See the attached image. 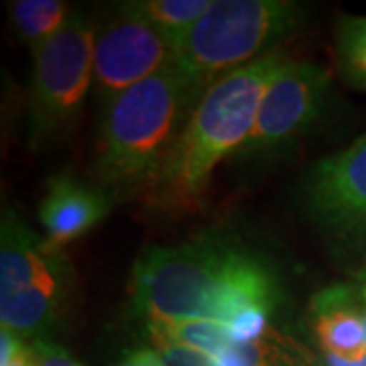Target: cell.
I'll return each instance as SVG.
<instances>
[{
  "mask_svg": "<svg viewBox=\"0 0 366 366\" xmlns=\"http://www.w3.org/2000/svg\"><path fill=\"white\" fill-rule=\"evenodd\" d=\"M279 287L259 257L214 238L144 250L131 279L132 307L149 322L216 320L271 312Z\"/></svg>",
  "mask_w": 366,
  "mask_h": 366,
  "instance_id": "6da1fadb",
  "label": "cell"
},
{
  "mask_svg": "<svg viewBox=\"0 0 366 366\" xmlns=\"http://www.w3.org/2000/svg\"><path fill=\"white\" fill-rule=\"evenodd\" d=\"M285 64L281 53H267L209 86L143 189L149 206L167 214L202 206L216 165L247 143L262 96Z\"/></svg>",
  "mask_w": 366,
  "mask_h": 366,
  "instance_id": "7a4b0ae2",
  "label": "cell"
},
{
  "mask_svg": "<svg viewBox=\"0 0 366 366\" xmlns=\"http://www.w3.org/2000/svg\"><path fill=\"white\" fill-rule=\"evenodd\" d=\"M202 96L173 64L106 106L98 137V167L106 182L143 192Z\"/></svg>",
  "mask_w": 366,
  "mask_h": 366,
  "instance_id": "3957f363",
  "label": "cell"
},
{
  "mask_svg": "<svg viewBox=\"0 0 366 366\" xmlns=\"http://www.w3.org/2000/svg\"><path fill=\"white\" fill-rule=\"evenodd\" d=\"M305 9L289 0H216L173 43L175 66L206 94L209 86L300 29ZM259 59V57H257Z\"/></svg>",
  "mask_w": 366,
  "mask_h": 366,
  "instance_id": "277c9868",
  "label": "cell"
},
{
  "mask_svg": "<svg viewBox=\"0 0 366 366\" xmlns=\"http://www.w3.org/2000/svg\"><path fill=\"white\" fill-rule=\"evenodd\" d=\"M71 283L74 271L61 249L6 212L0 230L2 330L43 340L59 320Z\"/></svg>",
  "mask_w": 366,
  "mask_h": 366,
  "instance_id": "5b68a950",
  "label": "cell"
},
{
  "mask_svg": "<svg viewBox=\"0 0 366 366\" xmlns=\"http://www.w3.org/2000/svg\"><path fill=\"white\" fill-rule=\"evenodd\" d=\"M96 29L74 11L59 33L33 51L29 98V141L41 144L67 129L84 106L94 79Z\"/></svg>",
  "mask_w": 366,
  "mask_h": 366,
  "instance_id": "8992f818",
  "label": "cell"
},
{
  "mask_svg": "<svg viewBox=\"0 0 366 366\" xmlns=\"http://www.w3.org/2000/svg\"><path fill=\"white\" fill-rule=\"evenodd\" d=\"M330 78L312 61L281 67L262 96L254 127L238 151L244 159L269 157L314 124L326 104Z\"/></svg>",
  "mask_w": 366,
  "mask_h": 366,
  "instance_id": "52a82bcc",
  "label": "cell"
},
{
  "mask_svg": "<svg viewBox=\"0 0 366 366\" xmlns=\"http://www.w3.org/2000/svg\"><path fill=\"white\" fill-rule=\"evenodd\" d=\"M173 64L175 53L169 39L124 4L117 19L96 33L94 86L106 106Z\"/></svg>",
  "mask_w": 366,
  "mask_h": 366,
  "instance_id": "ba28073f",
  "label": "cell"
},
{
  "mask_svg": "<svg viewBox=\"0 0 366 366\" xmlns=\"http://www.w3.org/2000/svg\"><path fill=\"white\" fill-rule=\"evenodd\" d=\"M305 199L315 220L332 230L366 228V132L348 149L315 165Z\"/></svg>",
  "mask_w": 366,
  "mask_h": 366,
  "instance_id": "9c48e42d",
  "label": "cell"
},
{
  "mask_svg": "<svg viewBox=\"0 0 366 366\" xmlns=\"http://www.w3.org/2000/svg\"><path fill=\"white\" fill-rule=\"evenodd\" d=\"M110 197L104 192L88 187L71 177H55L41 199L39 220L45 238L53 247L64 244L90 232L110 209Z\"/></svg>",
  "mask_w": 366,
  "mask_h": 366,
  "instance_id": "30bf717a",
  "label": "cell"
},
{
  "mask_svg": "<svg viewBox=\"0 0 366 366\" xmlns=\"http://www.w3.org/2000/svg\"><path fill=\"white\" fill-rule=\"evenodd\" d=\"M315 334L326 354L344 360L366 356L365 317H360L342 287L322 291L315 297Z\"/></svg>",
  "mask_w": 366,
  "mask_h": 366,
  "instance_id": "8fae6325",
  "label": "cell"
},
{
  "mask_svg": "<svg viewBox=\"0 0 366 366\" xmlns=\"http://www.w3.org/2000/svg\"><path fill=\"white\" fill-rule=\"evenodd\" d=\"M149 332L157 346L177 344L212 358L220 356L234 344L230 326L216 320H159L149 322Z\"/></svg>",
  "mask_w": 366,
  "mask_h": 366,
  "instance_id": "7c38bea8",
  "label": "cell"
},
{
  "mask_svg": "<svg viewBox=\"0 0 366 366\" xmlns=\"http://www.w3.org/2000/svg\"><path fill=\"white\" fill-rule=\"evenodd\" d=\"M9 13L19 37L35 51L64 29L74 11L61 0H19Z\"/></svg>",
  "mask_w": 366,
  "mask_h": 366,
  "instance_id": "4fadbf2b",
  "label": "cell"
},
{
  "mask_svg": "<svg viewBox=\"0 0 366 366\" xmlns=\"http://www.w3.org/2000/svg\"><path fill=\"white\" fill-rule=\"evenodd\" d=\"M212 0H137L124 2V6L134 14L143 16L169 39L175 41L187 33L197 21L212 9Z\"/></svg>",
  "mask_w": 366,
  "mask_h": 366,
  "instance_id": "5bb4252c",
  "label": "cell"
},
{
  "mask_svg": "<svg viewBox=\"0 0 366 366\" xmlns=\"http://www.w3.org/2000/svg\"><path fill=\"white\" fill-rule=\"evenodd\" d=\"M338 64L344 79L366 92V16L342 21L338 29Z\"/></svg>",
  "mask_w": 366,
  "mask_h": 366,
  "instance_id": "9a60e30c",
  "label": "cell"
},
{
  "mask_svg": "<svg viewBox=\"0 0 366 366\" xmlns=\"http://www.w3.org/2000/svg\"><path fill=\"white\" fill-rule=\"evenodd\" d=\"M267 312L262 310H247L242 314H238L228 324L232 338L238 344H250V342H259L261 336L267 330Z\"/></svg>",
  "mask_w": 366,
  "mask_h": 366,
  "instance_id": "2e32d148",
  "label": "cell"
},
{
  "mask_svg": "<svg viewBox=\"0 0 366 366\" xmlns=\"http://www.w3.org/2000/svg\"><path fill=\"white\" fill-rule=\"evenodd\" d=\"M159 354L163 356L165 366H214L212 356L177 344H161Z\"/></svg>",
  "mask_w": 366,
  "mask_h": 366,
  "instance_id": "e0dca14e",
  "label": "cell"
},
{
  "mask_svg": "<svg viewBox=\"0 0 366 366\" xmlns=\"http://www.w3.org/2000/svg\"><path fill=\"white\" fill-rule=\"evenodd\" d=\"M35 366H74L76 362L69 358V354L47 340H37L33 346Z\"/></svg>",
  "mask_w": 366,
  "mask_h": 366,
  "instance_id": "ac0fdd59",
  "label": "cell"
},
{
  "mask_svg": "<svg viewBox=\"0 0 366 366\" xmlns=\"http://www.w3.org/2000/svg\"><path fill=\"white\" fill-rule=\"evenodd\" d=\"M23 350H25V344L16 334L9 332V330L0 332V366L9 365Z\"/></svg>",
  "mask_w": 366,
  "mask_h": 366,
  "instance_id": "d6986e66",
  "label": "cell"
},
{
  "mask_svg": "<svg viewBox=\"0 0 366 366\" xmlns=\"http://www.w3.org/2000/svg\"><path fill=\"white\" fill-rule=\"evenodd\" d=\"M117 366H165V362H163V356L155 350L141 348V350L124 354Z\"/></svg>",
  "mask_w": 366,
  "mask_h": 366,
  "instance_id": "ffe728a7",
  "label": "cell"
},
{
  "mask_svg": "<svg viewBox=\"0 0 366 366\" xmlns=\"http://www.w3.org/2000/svg\"><path fill=\"white\" fill-rule=\"evenodd\" d=\"M6 366H35V354H33V348H25L23 352L19 354L14 360H11Z\"/></svg>",
  "mask_w": 366,
  "mask_h": 366,
  "instance_id": "44dd1931",
  "label": "cell"
},
{
  "mask_svg": "<svg viewBox=\"0 0 366 366\" xmlns=\"http://www.w3.org/2000/svg\"><path fill=\"white\" fill-rule=\"evenodd\" d=\"M327 366H366V356L362 360H344V358L327 354Z\"/></svg>",
  "mask_w": 366,
  "mask_h": 366,
  "instance_id": "7402d4cb",
  "label": "cell"
},
{
  "mask_svg": "<svg viewBox=\"0 0 366 366\" xmlns=\"http://www.w3.org/2000/svg\"><path fill=\"white\" fill-rule=\"evenodd\" d=\"M365 301H366V287H365Z\"/></svg>",
  "mask_w": 366,
  "mask_h": 366,
  "instance_id": "603a6c76",
  "label": "cell"
},
{
  "mask_svg": "<svg viewBox=\"0 0 366 366\" xmlns=\"http://www.w3.org/2000/svg\"><path fill=\"white\" fill-rule=\"evenodd\" d=\"M365 330H366V317H365Z\"/></svg>",
  "mask_w": 366,
  "mask_h": 366,
  "instance_id": "cb8c5ba5",
  "label": "cell"
},
{
  "mask_svg": "<svg viewBox=\"0 0 366 366\" xmlns=\"http://www.w3.org/2000/svg\"><path fill=\"white\" fill-rule=\"evenodd\" d=\"M74 366H81V365H78V362H76V365H74Z\"/></svg>",
  "mask_w": 366,
  "mask_h": 366,
  "instance_id": "d4e9b609",
  "label": "cell"
},
{
  "mask_svg": "<svg viewBox=\"0 0 366 366\" xmlns=\"http://www.w3.org/2000/svg\"><path fill=\"white\" fill-rule=\"evenodd\" d=\"M365 273H366V269H365Z\"/></svg>",
  "mask_w": 366,
  "mask_h": 366,
  "instance_id": "484cf974",
  "label": "cell"
}]
</instances>
